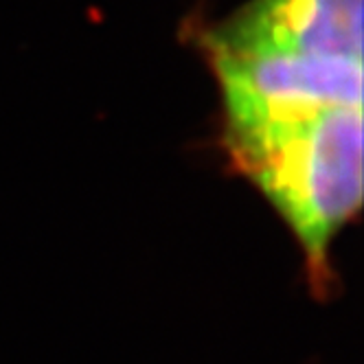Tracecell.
Listing matches in <instances>:
<instances>
[{
	"label": "cell",
	"mask_w": 364,
	"mask_h": 364,
	"mask_svg": "<svg viewBox=\"0 0 364 364\" xmlns=\"http://www.w3.org/2000/svg\"><path fill=\"white\" fill-rule=\"evenodd\" d=\"M224 149L290 226L309 285L327 294L331 244L362 206V108H331Z\"/></svg>",
	"instance_id": "1"
},
{
	"label": "cell",
	"mask_w": 364,
	"mask_h": 364,
	"mask_svg": "<svg viewBox=\"0 0 364 364\" xmlns=\"http://www.w3.org/2000/svg\"><path fill=\"white\" fill-rule=\"evenodd\" d=\"M224 103V143L325 110L362 108V62L285 50H204Z\"/></svg>",
	"instance_id": "2"
},
{
	"label": "cell",
	"mask_w": 364,
	"mask_h": 364,
	"mask_svg": "<svg viewBox=\"0 0 364 364\" xmlns=\"http://www.w3.org/2000/svg\"><path fill=\"white\" fill-rule=\"evenodd\" d=\"M204 50H285L362 62L364 0H250L204 29Z\"/></svg>",
	"instance_id": "3"
}]
</instances>
